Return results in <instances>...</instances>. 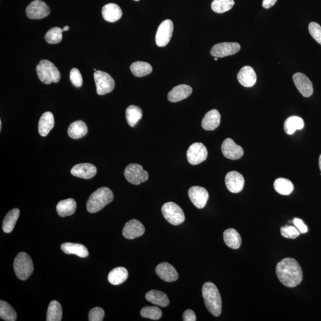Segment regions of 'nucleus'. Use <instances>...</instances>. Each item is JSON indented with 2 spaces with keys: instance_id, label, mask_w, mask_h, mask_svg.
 Listing matches in <instances>:
<instances>
[{
  "instance_id": "1",
  "label": "nucleus",
  "mask_w": 321,
  "mask_h": 321,
  "mask_svg": "<svg viewBox=\"0 0 321 321\" xmlns=\"http://www.w3.org/2000/svg\"><path fill=\"white\" fill-rule=\"evenodd\" d=\"M276 274L280 282L286 287H295L303 280V271L295 259H283L277 264Z\"/></svg>"
},
{
  "instance_id": "2",
  "label": "nucleus",
  "mask_w": 321,
  "mask_h": 321,
  "mask_svg": "<svg viewBox=\"0 0 321 321\" xmlns=\"http://www.w3.org/2000/svg\"><path fill=\"white\" fill-rule=\"evenodd\" d=\"M202 292L208 311L214 316L219 317L222 309V302L217 287L212 283L207 282L202 287Z\"/></svg>"
},
{
  "instance_id": "3",
  "label": "nucleus",
  "mask_w": 321,
  "mask_h": 321,
  "mask_svg": "<svg viewBox=\"0 0 321 321\" xmlns=\"http://www.w3.org/2000/svg\"><path fill=\"white\" fill-rule=\"evenodd\" d=\"M114 199L113 191L109 188L103 187L94 191L89 198L86 208L90 213H96L103 209Z\"/></svg>"
},
{
  "instance_id": "4",
  "label": "nucleus",
  "mask_w": 321,
  "mask_h": 321,
  "mask_svg": "<svg viewBox=\"0 0 321 321\" xmlns=\"http://www.w3.org/2000/svg\"><path fill=\"white\" fill-rule=\"evenodd\" d=\"M38 76L42 82L49 85L57 83L61 78L60 73L55 64L47 60L40 61L37 67Z\"/></svg>"
},
{
  "instance_id": "5",
  "label": "nucleus",
  "mask_w": 321,
  "mask_h": 321,
  "mask_svg": "<svg viewBox=\"0 0 321 321\" xmlns=\"http://www.w3.org/2000/svg\"><path fill=\"white\" fill-rule=\"evenodd\" d=\"M16 276L19 279L25 281L31 276L34 266L32 259L25 252H20L16 256L13 264Z\"/></svg>"
},
{
  "instance_id": "6",
  "label": "nucleus",
  "mask_w": 321,
  "mask_h": 321,
  "mask_svg": "<svg viewBox=\"0 0 321 321\" xmlns=\"http://www.w3.org/2000/svg\"><path fill=\"white\" fill-rule=\"evenodd\" d=\"M161 211L165 219L172 225H181L185 220L184 212L174 202H170L164 204L162 207Z\"/></svg>"
},
{
  "instance_id": "7",
  "label": "nucleus",
  "mask_w": 321,
  "mask_h": 321,
  "mask_svg": "<svg viewBox=\"0 0 321 321\" xmlns=\"http://www.w3.org/2000/svg\"><path fill=\"white\" fill-rule=\"evenodd\" d=\"M124 175L128 182L134 185H139L147 182L149 174L143 169L142 166L137 164H131L127 166Z\"/></svg>"
},
{
  "instance_id": "8",
  "label": "nucleus",
  "mask_w": 321,
  "mask_h": 321,
  "mask_svg": "<svg viewBox=\"0 0 321 321\" xmlns=\"http://www.w3.org/2000/svg\"><path fill=\"white\" fill-rule=\"evenodd\" d=\"M94 80L96 86V93L99 95H104L114 90V80L107 73L97 71L94 73Z\"/></svg>"
},
{
  "instance_id": "9",
  "label": "nucleus",
  "mask_w": 321,
  "mask_h": 321,
  "mask_svg": "<svg viewBox=\"0 0 321 321\" xmlns=\"http://www.w3.org/2000/svg\"><path fill=\"white\" fill-rule=\"evenodd\" d=\"M208 156V150L202 143H194L189 148L187 151V158L189 163L195 166L203 163Z\"/></svg>"
},
{
  "instance_id": "10",
  "label": "nucleus",
  "mask_w": 321,
  "mask_h": 321,
  "mask_svg": "<svg viewBox=\"0 0 321 321\" xmlns=\"http://www.w3.org/2000/svg\"><path fill=\"white\" fill-rule=\"evenodd\" d=\"M50 9L41 0H34L26 7V13L31 19H41L50 14Z\"/></svg>"
},
{
  "instance_id": "11",
  "label": "nucleus",
  "mask_w": 321,
  "mask_h": 321,
  "mask_svg": "<svg viewBox=\"0 0 321 321\" xmlns=\"http://www.w3.org/2000/svg\"><path fill=\"white\" fill-rule=\"evenodd\" d=\"M173 23L171 20H166L159 26L156 34V44L158 47H165L170 40L173 33Z\"/></svg>"
},
{
  "instance_id": "12",
  "label": "nucleus",
  "mask_w": 321,
  "mask_h": 321,
  "mask_svg": "<svg viewBox=\"0 0 321 321\" xmlns=\"http://www.w3.org/2000/svg\"><path fill=\"white\" fill-rule=\"evenodd\" d=\"M241 48V45L237 42H223L214 45L210 53L214 57L223 58L235 55Z\"/></svg>"
},
{
  "instance_id": "13",
  "label": "nucleus",
  "mask_w": 321,
  "mask_h": 321,
  "mask_svg": "<svg viewBox=\"0 0 321 321\" xmlns=\"http://www.w3.org/2000/svg\"><path fill=\"white\" fill-rule=\"evenodd\" d=\"M188 195L191 202L198 209L204 208L209 198L208 191L200 186L191 187L189 190Z\"/></svg>"
},
{
  "instance_id": "14",
  "label": "nucleus",
  "mask_w": 321,
  "mask_h": 321,
  "mask_svg": "<svg viewBox=\"0 0 321 321\" xmlns=\"http://www.w3.org/2000/svg\"><path fill=\"white\" fill-rule=\"evenodd\" d=\"M221 151L226 158L231 160H237L244 155L243 148L234 142L233 139L227 138L225 140L221 145Z\"/></svg>"
},
{
  "instance_id": "15",
  "label": "nucleus",
  "mask_w": 321,
  "mask_h": 321,
  "mask_svg": "<svg viewBox=\"0 0 321 321\" xmlns=\"http://www.w3.org/2000/svg\"><path fill=\"white\" fill-rule=\"evenodd\" d=\"M293 80L297 89L304 97L308 98L314 93L312 83L305 75L296 73L293 76Z\"/></svg>"
},
{
  "instance_id": "16",
  "label": "nucleus",
  "mask_w": 321,
  "mask_h": 321,
  "mask_svg": "<svg viewBox=\"0 0 321 321\" xmlns=\"http://www.w3.org/2000/svg\"><path fill=\"white\" fill-rule=\"evenodd\" d=\"M227 188L231 193H238L244 189L245 179L239 172L233 171L228 172L225 178Z\"/></svg>"
},
{
  "instance_id": "17",
  "label": "nucleus",
  "mask_w": 321,
  "mask_h": 321,
  "mask_svg": "<svg viewBox=\"0 0 321 321\" xmlns=\"http://www.w3.org/2000/svg\"><path fill=\"white\" fill-rule=\"evenodd\" d=\"M145 231V227L140 221L132 220L126 223L124 227L123 235L126 239H134L142 236Z\"/></svg>"
},
{
  "instance_id": "18",
  "label": "nucleus",
  "mask_w": 321,
  "mask_h": 321,
  "mask_svg": "<svg viewBox=\"0 0 321 321\" xmlns=\"http://www.w3.org/2000/svg\"><path fill=\"white\" fill-rule=\"evenodd\" d=\"M156 274L161 279L166 282H173L176 281L179 278L176 269L174 267L167 263H162L156 266L155 269Z\"/></svg>"
},
{
  "instance_id": "19",
  "label": "nucleus",
  "mask_w": 321,
  "mask_h": 321,
  "mask_svg": "<svg viewBox=\"0 0 321 321\" xmlns=\"http://www.w3.org/2000/svg\"><path fill=\"white\" fill-rule=\"evenodd\" d=\"M71 172L74 176L84 179H90L95 176L97 169L93 164L82 163L75 166L72 169Z\"/></svg>"
},
{
  "instance_id": "20",
  "label": "nucleus",
  "mask_w": 321,
  "mask_h": 321,
  "mask_svg": "<svg viewBox=\"0 0 321 321\" xmlns=\"http://www.w3.org/2000/svg\"><path fill=\"white\" fill-rule=\"evenodd\" d=\"M237 77L239 82L246 88L252 87L257 80V76L254 70L252 67L248 66L242 67Z\"/></svg>"
},
{
  "instance_id": "21",
  "label": "nucleus",
  "mask_w": 321,
  "mask_h": 321,
  "mask_svg": "<svg viewBox=\"0 0 321 321\" xmlns=\"http://www.w3.org/2000/svg\"><path fill=\"white\" fill-rule=\"evenodd\" d=\"M192 88L187 85H180L172 88L167 95L170 102H177L183 100L191 95Z\"/></svg>"
},
{
  "instance_id": "22",
  "label": "nucleus",
  "mask_w": 321,
  "mask_h": 321,
  "mask_svg": "<svg viewBox=\"0 0 321 321\" xmlns=\"http://www.w3.org/2000/svg\"><path fill=\"white\" fill-rule=\"evenodd\" d=\"M221 115L217 110H212L205 115L202 127L206 131H214L220 125Z\"/></svg>"
},
{
  "instance_id": "23",
  "label": "nucleus",
  "mask_w": 321,
  "mask_h": 321,
  "mask_svg": "<svg viewBox=\"0 0 321 321\" xmlns=\"http://www.w3.org/2000/svg\"><path fill=\"white\" fill-rule=\"evenodd\" d=\"M123 12L117 4L109 3L105 5L102 9V15L104 19L109 22H115L119 20Z\"/></svg>"
},
{
  "instance_id": "24",
  "label": "nucleus",
  "mask_w": 321,
  "mask_h": 321,
  "mask_svg": "<svg viewBox=\"0 0 321 321\" xmlns=\"http://www.w3.org/2000/svg\"><path fill=\"white\" fill-rule=\"evenodd\" d=\"M55 117L52 113L45 112L40 117L38 123V131L40 136H47L55 126Z\"/></svg>"
},
{
  "instance_id": "25",
  "label": "nucleus",
  "mask_w": 321,
  "mask_h": 321,
  "mask_svg": "<svg viewBox=\"0 0 321 321\" xmlns=\"http://www.w3.org/2000/svg\"><path fill=\"white\" fill-rule=\"evenodd\" d=\"M145 298L151 303L160 307H166L170 303V300L166 294L161 291L152 290L146 294Z\"/></svg>"
},
{
  "instance_id": "26",
  "label": "nucleus",
  "mask_w": 321,
  "mask_h": 321,
  "mask_svg": "<svg viewBox=\"0 0 321 321\" xmlns=\"http://www.w3.org/2000/svg\"><path fill=\"white\" fill-rule=\"evenodd\" d=\"M61 249L66 254H74L80 258H86L89 255L87 248L81 244L64 243L61 245Z\"/></svg>"
},
{
  "instance_id": "27",
  "label": "nucleus",
  "mask_w": 321,
  "mask_h": 321,
  "mask_svg": "<svg viewBox=\"0 0 321 321\" xmlns=\"http://www.w3.org/2000/svg\"><path fill=\"white\" fill-rule=\"evenodd\" d=\"M224 241L227 246L233 249H239L241 246L242 238L235 229L228 228L224 232Z\"/></svg>"
},
{
  "instance_id": "28",
  "label": "nucleus",
  "mask_w": 321,
  "mask_h": 321,
  "mask_svg": "<svg viewBox=\"0 0 321 321\" xmlns=\"http://www.w3.org/2000/svg\"><path fill=\"white\" fill-rule=\"evenodd\" d=\"M76 202L74 199H64L58 202L56 209L59 216L65 217L74 214L76 209Z\"/></svg>"
},
{
  "instance_id": "29",
  "label": "nucleus",
  "mask_w": 321,
  "mask_h": 321,
  "mask_svg": "<svg viewBox=\"0 0 321 321\" xmlns=\"http://www.w3.org/2000/svg\"><path fill=\"white\" fill-rule=\"evenodd\" d=\"M88 131L87 125L84 121L78 120L72 123L68 129V135L71 138L77 139L82 138L87 134Z\"/></svg>"
},
{
  "instance_id": "30",
  "label": "nucleus",
  "mask_w": 321,
  "mask_h": 321,
  "mask_svg": "<svg viewBox=\"0 0 321 321\" xmlns=\"http://www.w3.org/2000/svg\"><path fill=\"white\" fill-rule=\"evenodd\" d=\"M20 210L18 208H14L5 215L3 223H2V230L4 233H10L15 228L16 222L20 215Z\"/></svg>"
},
{
  "instance_id": "31",
  "label": "nucleus",
  "mask_w": 321,
  "mask_h": 321,
  "mask_svg": "<svg viewBox=\"0 0 321 321\" xmlns=\"http://www.w3.org/2000/svg\"><path fill=\"white\" fill-rule=\"evenodd\" d=\"M128 277V271L124 267H117L111 271L108 280L111 284L117 285L122 284Z\"/></svg>"
},
{
  "instance_id": "32",
  "label": "nucleus",
  "mask_w": 321,
  "mask_h": 321,
  "mask_svg": "<svg viewBox=\"0 0 321 321\" xmlns=\"http://www.w3.org/2000/svg\"><path fill=\"white\" fill-rule=\"evenodd\" d=\"M303 119L298 116H291L284 121V129L286 133L293 134L297 130H302L304 128Z\"/></svg>"
},
{
  "instance_id": "33",
  "label": "nucleus",
  "mask_w": 321,
  "mask_h": 321,
  "mask_svg": "<svg viewBox=\"0 0 321 321\" xmlns=\"http://www.w3.org/2000/svg\"><path fill=\"white\" fill-rule=\"evenodd\" d=\"M126 117L128 125L133 128L142 117V110L136 106H129L126 110Z\"/></svg>"
},
{
  "instance_id": "34",
  "label": "nucleus",
  "mask_w": 321,
  "mask_h": 321,
  "mask_svg": "<svg viewBox=\"0 0 321 321\" xmlns=\"http://www.w3.org/2000/svg\"><path fill=\"white\" fill-rule=\"evenodd\" d=\"M274 187L277 192L282 195H289L294 190L293 183L284 178H279L275 180Z\"/></svg>"
},
{
  "instance_id": "35",
  "label": "nucleus",
  "mask_w": 321,
  "mask_h": 321,
  "mask_svg": "<svg viewBox=\"0 0 321 321\" xmlns=\"http://www.w3.org/2000/svg\"><path fill=\"white\" fill-rule=\"evenodd\" d=\"M130 68L132 74L138 77L146 76L152 72L151 64L143 61L134 62L131 64Z\"/></svg>"
},
{
  "instance_id": "36",
  "label": "nucleus",
  "mask_w": 321,
  "mask_h": 321,
  "mask_svg": "<svg viewBox=\"0 0 321 321\" xmlns=\"http://www.w3.org/2000/svg\"><path fill=\"white\" fill-rule=\"evenodd\" d=\"M63 311L60 303L56 301L50 302L47 313V321H61Z\"/></svg>"
},
{
  "instance_id": "37",
  "label": "nucleus",
  "mask_w": 321,
  "mask_h": 321,
  "mask_svg": "<svg viewBox=\"0 0 321 321\" xmlns=\"http://www.w3.org/2000/svg\"><path fill=\"white\" fill-rule=\"evenodd\" d=\"M0 318L6 321H15L17 319V313L7 302L0 301Z\"/></svg>"
},
{
  "instance_id": "38",
  "label": "nucleus",
  "mask_w": 321,
  "mask_h": 321,
  "mask_svg": "<svg viewBox=\"0 0 321 321\" xmlns=\"http://www.w3.org/2000/svg\"><path fill=\"white\" fill-rule=\"evenodd\" d=\"M234 5V0H214L211 8L215 13H223L231 10Z\"/></svg>"
},
{
  "instance_id": "39",
  "label": "nucleus",
  "mask_w": 321,
  "mask_h": 321,
  "mask_svg": "<svg viewBox=\"0 0 321 321\" xmlns=\"http://www.w3.org/2000/svg\"><path fill=\"white\" fill-rule=\"evenodd\" d=\"M63 32V29L58 28V27H55V28L50 29L47 32L45 36V39L48 44H58L63 38V35H62Z\"/></svg>"
},
{
  "instance_id": "40",
  "label": "nucleus",
  "mask_w": 321,
  "mask_h": 321,
  "mask_svg": "<svg viewBox=\"0 0 321 321\" xmlns=\"http://www.w3.org/2000/svg\"><path fill=\"white\" fill-rule=\"evenodd\" d=\"M142 317L152 320H158L162 317V311L156 306H146L141 309Z\"/></svg>"
},
{
  "instance_id": "41",
  "label": "nucleus",
  "mask_w": 321,
  "mask_h": 321,
  "mask_svg": "<svg viewBox=\"0 0 321 321\" xmlns=\"http://www.w3.org/2000/svg\"><path fill=\"white\" fill-rule=\"evenodd\" d=\"M282 235L287 239H295L300 235V231L296 227L285 226L280 229Z\"/></svg>"
},
{
  "instance_id": "42",
  "label": "nucleus",
  "mask_w": 321,
  "mask_h": 321,
  "mask_svg": "<svg viewBox=\"0 0 321 321\" xmlns=\"http://www.w3.org/2000/svg\"><path fill=\"white\" fill-rule=\"evenodd\" d=\"M308 29L313 38L321 45V26L319 24L313 21L309 23Z\"/></svg>"
},
{
  "instance_id": "43",
  "label": "nucleus",
  "mask_w": 321,
  "mask_h": 321,
  "mask_svg": "<svg viewBox=\"0 0 321 321\" xmlns=\"http://www.w3.org/2000/svg\"><path fill=\"white\" fill-rule=\"evenodd\" d=\"M105 312L99 307H94L89 313L88 320L90 321H102L104 320Z\"/></svg>"
},
{
  "instance_id": "44",
  "label": "nucleus",
  "mask_w": 321,
  "mask_h": 321,
  "mask_svg": "<svg viewBox=\"0 0 321 321\" xmlns=\"http://www.w3.org/2000/svg\"><path fill=\"white\" fill-rule=\"evenodd\" d=\"M70 79L71 82L76 87L79 88L82 85L83 79L82 75L79 70L76 68H74L71 70L70 73Z\"/></svg>"
},
{
  "instance_id": "45",
  "label": "nucleus",
  "mask_w": 321,
  "mask_h": 321,
  "mask_svg": "<svg viewBox=\"0 0 321 321\" xmlns=\"http://www.w3.org/2000/svg\"><path fill=\"white\" fill-rule=\"evenodd\" d=\"M293 225L298 229L302 234L306 233L308 231L307 226L301 218H295L293 220Z\"/></svg>"
},
{
  "instance_id": "46",
  "label": "nucleus",
  "mask_w": 321,
  "mask_h": 321,
  "mask_svg": "<svg viewBox=\"0 0 321 321\" xmlns=\"http://www.w3.org/2000/svg\"><path fill=\"white\" fill-rule=\"evenodd\" d=\"M183 320L184 321H195L196 315L192 310L188 309L183 313Z\"/></svg>"
},
{
  "instance_id": "47",
  "label": "nucleus",
  "mask_w": 321,
  "mask_h": 321,
  "mask_svg": "<svg viewBox=\"0 0 321 321\" xmlns=\"http://www.w3.org/2000/svg\"><path fill=\"white\" fill-rule=\"evenodd\" d=\"M277 0H263V7L264 9H268L276 4Z\"/></svg>"
},
{
  "instance_id": "48",
  "label": "nucleus",
  "mask_w": 321,
  "mask_h": 321,
  "mask_svg": "<svg viewBox=\"0 0 321 321\" xmlns=\"http://www.w3.org/2000/svg\"><path fill=\"white\" fill-rule=\"evenodd\" d=\"M69 30V26H66L64 27V28L63 29V31H67Z\"/></svg>"
},
{
  "instance_id": "49",
  "label": "nucleus",
  "mask_w": 321,
  "mask_h": 321,
  "mask_svg": "<svg viewBox=\"0 0 321 321\" xmlns=\"http://www.w3.org/2000/svg\"><path fill=\"white\" fill-rule=\"evenodd\" d=\"M319 166H320V170L321 171V154L320 155L319 158Z\"/></svg>"
},
{
  "instance_id": "50",
  "label": "nucleus",
  "mask_w": 321,
  "mask_h": 321,
  "mask_svg": "<svg viewBox=\"0 0 321 321\" xmlns=\"http://www.w3.org/2000/svg\"><path fill=\"white\" fill-rule=\"evenodd\" d=\"M1 128H2V122H1V120H0V129H1Z\"/></svg>"
},
{
  "instance_id": "51",
  "label": "nucleus",
  "mask_w": 321,
  "mask_h": 321,
  "mask_svg": "<svg viewBox=\"0 0 321 321\" xmlns=\"http://www.w3.org/2000/svg\"><path fill=\"white\" fill-rule=\"evenodd\" d=\"M214 60H215V61H217V60H218V58L215 57V59H214Z\"/></svg>"
},
{
  "instance_id": "52",
  "label": "nucleus",
  "mask_w": 321,
  "mask_h": 321,
  "mask_svg": "<svg viewBox=\"0 0 321 321\" xmlns=\"http://www.w3.org/2000/svg\"><path fill=\"white\" fill-rule=\"evenodd\" d=\"M134 1H139V0H134Z\"/></svg>"
},
{
  "instance_id": "53",
  "label": "nucleus",
  "mask_w": 321,
  "mask_h": 321,
  "mask_svg": "<svg viewBox=\"0 0 321 321\" xmlns=\"http://www.w3.org/2000/svg\"><path fill=\"white\" fill-rule=\"evenodd\" d=\"M94 71L96 72V69H94Z\"/></svg>"
}]
</instances>
